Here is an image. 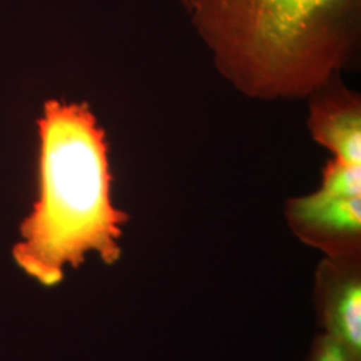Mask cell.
Listing matches in <instances>:
<instances>
[{"instance_id": "7a4b0ae2", "label": "cell", "mask_w": 361, "mask_h": 361, "mask_svg": "<svg viewBox=\"0 0 361 361\" xmlns=\"http://www.w3.org/2000/svg\"><path fill=\"white\" fill-rule=\"evenodd\" d=\"M39 138L38 200L13 257L28 277L51 288L89 253L116 264L128 214L113 205L104 130L86 104L47 102Z\"/></svg>"}, {"instance_id": "8992f818", "label": "cell", "mask_w": 361, "mask_h": 361, "mask_svg": "<svg viewBox=\"0 0 361 361\" xmlns=\"http://www.w3.org/2000/svg\"><path fill=\"white\" fill-rule=\"evenodd\" d=\"M305 361H361L337 340L325 334L314 337Z\"/></svg>"}, {"instance_id": "277c9868", "label": "cell", "mask_w": 361, "mask_h": 361, "mask_svg": "<svg viewBox=\"0 0 361 361\" xmlns=\"http://www.w3.org/2000/svg\"><path fill=\"white\" fill-rule=\"evenodd\" d=\"M317 323L361 359V257H326L314 277Z\"/></svg>"}, {"instance_id": "3957f363", "label": "cell", "mask_w": 361, "mask_h": 361, "mask_svg": "<svg viewBox=\"0 0 361 361\" xmlns=\"http://www.w3.org/2000/svg\"><path fill=\"white\" fill-rule=\"evenodd\" d=\"M292 231L329 258L361 257V197L317 190L288 202Z\"/></svg>"}, {"instance_id": "6da1fadb", "label": "cell", "mask_w": 361, "mask_h": 361, "mask_svg": "<svg viewBox=\"0 0 361 361\" xmlns=\"http://www.w3.org/2000/svg\"><path fill=\"white\" fill-rule=\"evenodd\" d=\"M219 71L256 98L304 97L345 65L360 0H180Z\"/></svg>"}, {"instance_id": "5b68a950", "label": "cell", "mask_w": 361, "mask_h": 361, "mask_svg": "<svg viewBox=\"0 0 361 361\" xmlns=\"http://www.w3.org/2000/svg\"><path fill=\"white\" fill-rule=\"evenodd\" d=\"M310 128L316 141L336 158L361 162L360 104L345 95L328 98L312 107Z\"/></svg>"}]
</instances>
